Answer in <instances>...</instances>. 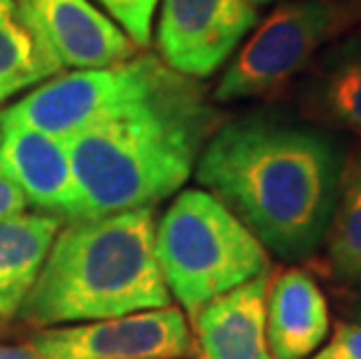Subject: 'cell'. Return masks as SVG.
<instances>
[{
	"instance_id": "6da1fadb",
	"label": "cell",
	"mask_w": 361,
	"mask_h": 359,
	"mask_svg": "<svg viewBox=\"0 0 361 359\" xmlns=\"http://www.w3.org/2000/svg\"><path fill=\"white\" fill-rule=\"evenodd\" d=\"M345 152L329 133L275 114H247L205 142L196 180L287 262L310 257L331 219Z\"/></svg>"
},
{
	"instance_id": "7a4b0ae2",
	"label": "cell",
	"mask_w": 361,
	"mask_h": 359,
	"mask_svg": "<svg viewBox=\"0 0 361 359\" xmlns=\"http://www.w3.org/2000/svg\"><path fill=\"white\" fill-rule=\"evenodd\" d=\"M219 124L201 82L178 73L154 96L66 138L82 219L154 208L173 196Z\"/></svg>"
},
{
	"instance_id": "3957f363",
	"label": "cell",
	"mask_w": 361,
	"mask_h": 359,
	"mask_svg": "<svg viewBox=\"0 0 361 359\" xmlns=\"http://www.w3.org/2000/svg\"><path fill=\"white\" fill-rule=\"evenodd\" d=\"M171 305L157 259L154 208L71 221L19 308L33 327L96 322Z\"/></svg>"
},
{
	"instance_id": "277c9868",
	"label": "cell",
	"mask_w": 361,
	"mask_h": 359,
	"mask_svg": "<svg viewBox=\"0 0 361 359\" xmlns=\"http://www.w3.org/2000/svg\"><path fill=\"white\" fill-rule=\"evenodd\" d=\"M157 259L189 322L212 299L271 271L257 236L205 189L182 192L157 221Z\"/></svg>"
},
{
	"instance_id": "5b68a950",
	"label": "cell",
	"mask_w": 361,
	"mask_h": 359,
	"mask_svg": "<svg viewBox=\"0 0 361 359\" xmlns=\"http://www.w3.org/2000/svg\"><path fill=\"white\" fill-rule=\"evenodd\" d=\"M175 78L178 73L154 54L61 73L7 108L0 114V124L30 126L66 140L96 121L154 96Z\"/></svg>"
},
{
	"instance_id": "8992f818",
	"label": "cell",
	"mask_w": 361,
	"mask_h": 359,
	"mask_svg": "<svg viewBox=\"0 0 361 359\" xmlns=\"http://www.w3.org/2000/svg\"><path fill=\"white\" fill-rule=\"evenodd\" d=\"M341 26L326 0H289L261 21L214 89V101L233 103L280 89L301 73Z\"/></svg>"
},
{
	"instance_id": "52a82bcc",
	"label": "cell",
	"mask_w": 361,
	"mask_h": 359,
	"mask_svg": "<svg viewBox=\"0 0 361 359\" xmlns=\"http://www.w3.org/2000/svg\"><path fill=\"white\" fill-rule=\"evenodd\" d=\"M28 346L44 359H187L194 357V336L178 305L140 310L133 315L96 320L89 324L47 327Z\"/></svg>"
},
{
	"instance_id": "ba28073f",
	"label": "cell",
	"mask_w": 361,
	"mask_h": 359,
	"mask_svg": "<svg viewBox=\"0 0 361 359\" xmlns=\"http://www.w3.org/2000/svg\"><path fill=\"white\" fill-rule=\"evenodd\" d=\"M257 24L259 12L250 0H164L159 59L187 78H210Z\"/></svg>"
},
{
	"instance_id": "9c48e42d",
	"label": "cell",
	"mask_w": 361,
	"mask_h": 359,
	"mask_svg": "<svg viewBox=\"0 0 361 359\" xmlns=\"http://www.w3.org/2000/svg\"><path fill=\"white\" fill-rule=\"evenodd\" d=\"M17 3L63 71L121 63L140 51L124 30L91 0H17Z\"/></svg>"
},
{
	"instance_id": "30bf717a",
	"label": "cell",
	"mask_w": 361,
	"mask_h": 359,
	"mask_svg": "<svg viewBox=\"0 0 361 359\" xmlns=\"http://www.w3.org/2000/svg\"><path fill=\"white\" fill-rule=\"evenodd\" d=\"M0 171L28 205L59 219H82V194L66 142L37 128L0 124Z\"/></svg>"
},
{
	"instance_id": "8fae6325",
	"label": "cell",
	"mask_w": 361,
	"mask_h": 359,
	"mask_svg": "<svg viewBox=\"0 0 361 359\" xmlns=\"http://www.w3.org/2000/svg\"><path fill=\"white\" fill-rule=\"evenodd\" d=\"M273 269L217 296L191 320L198 359H273L266 341V294Z\"/></svg>"
},
{
	"instance_id": "7c38bea8",
	"label": "cell",
	"mask_w": 361,
	"mask_h": 359,
	"mask_svg": "<svg viewBox=\"0 0 361 359\" xmlns=\"http://www.w3.org/2000/svg\"><path fill=\"white\" fill-rule=\"evenodd\" d=\"M324 292L303 269L273 271L266 294V341L273 359H308L329 339Z\"/></svg>"
},
{
	"instance_id": "4fadbf2b",
	"label": "cell",
	"mask_w": 361,
	"mask_h": 359,
	"mask_svg": "<svg viewBox=\"0 0 361 359\" xmlns=\"http://www.w3.org/2000/svg\"><path fill=\"white\" fill-rule=\"evenodd\" d=\"M61 221L44 212H21L0 219V324L19 315L61 231Z\"/></svg>"
},
{
	"instance_id": "5bb4252c",
	"label": "cell",
	"mask_w": 361,
	"mask_h": 359,
	"mask_svg": "<svg viewBox=\"0 0 361 359\" xmlns=\"http://www.w3.org/2000/svg\"><path fill=\"white\" fill-rule=\"evenodd\" d=\"M61 73L63 68L28 24L17 0H0V103Z\"/></svg>"
},
{
	"instance_id": "9a60e30c",
	"label": "cell",
	"mask_w": 361,
	"mask_h": 359,
	"mask_svg": "<svg viewBox=\"0 0 361 359\" xmlns=\"http://www.w3.org/2000/svg\"><path fill=\"white\" fill-rule=\"evenodd\" d=\"M322 243L331 280L341 285L361 282V147L345 154L341 189Z\"/></svg>"
},
{
	"instance_id": "2e32d148",
	"label": "cell",
	"mask_w": 361,
	"mask_h": 359,
	"mask_svg": "<svg viewBox=\"0 0 361 359\" xmlns=\"http://www.w3.org/2000/svg\"><path fill=\"white\" fill-rule=\"evenodd\" d=\"M310 98L322 117L361 135V35L326 51L312 75Z\"/></svg>"
},
{
	"instance_id": "e0dca14e",
	"label": "cell",
	"mask_w": 361,
	"mask_h": 359,
	"mask_svg": "<svg viewBox=\"0 0 361 359\" xmlns=\"http://www.w3.org/2000/svg\"><path fill=\"white\" fill-rule=\"evenodd\" d=\"M105 14L133 40L137 47H147L152 40V21L159 0H98Z\"/></svg>"
},
{
	"instance_id": "ac0fdd59",
	"label": "cell",
	"mask_w": 361,
	"mask_h": 359,
	"mask_svg": "<svg viewBox=\"0 0 361 359\" xmlns=\"http://www.w3.org/2000/svg\"><path fill=\"white\" fill-rule=\"evenodd\" d=\"M308 359H361V324L338 322L326 346Z\"/></svg>"
},
{
	"instance_id": "d6986e66",
	"label": "cell",
	"mask_w": 361,
	"mask_h": 359,
	"mask_svg": "<svg viewBox=\"0 0 361 359\" xmlns=\"http://www.w3.org/2000/svg\"><path fill=\"white\" fill-rule=\"evenodd\" d=\"M26 208H28V203L24 194H21L17 185L0 171V219L21 215V212H26Z\"/></svg>"
},
{
	"instance_id": "ffe728a7",
	"label": "cell",
	"mask_w": 361,
	"mask_h": 359,
	"mask_svg": "<svg viewBox=\"0 0 361 359\" xmlns=\"http://www.w3.org/2000/svg\"><path fill=\"white\" fill-rule=\"evenodd\" d=\"M0 359H44L30 346H0Z\"/></svg>"
},
{
	"instance_id": "44dd1931",
	"label": "cell",
	"mask_w": 361,
	"mask_h": 359,
	"mask_svg": "<svg viewBox=\"0 0 361 359\" xmlns=\"http://www.w3.org/2000/svg\"><path fill=\"white\" fill-rule=\"evenodd\" d=\"M345 3H348L357 14H361V0H345Z\"/></svg>"
},
{
	"instance_id": "7402d4cb",
	"label": "cell",
	"mask_w": 361,
	"mask_h": 359,
	"mask_svg": "<svg viewBox=\"0 0 361 359\" xmlns=\"http://www.w3.org/2000/svg\"><path fill=\"white\" fill-rule=\"evenodd\" d=\"M252 5H268V3H273V0H250Z\"/></svg>"
},
{
	"instance_id": "603a6c76",
	"label": "cell",
	"mask_w": 361,
	"mask_h": 359,
	"mask_svg": "<svg viewBox=\"0 0 361 359\" xmlns=\"http://www.w3.org/2000/svg\"><path fill=\"white\" fill-rule=\"evenodd\" d=\"M355 315L361 320V299H359V305H357V310H355Z\"/></svg>"
},
{
	"instance_id": "cb8c5ba5",
	"label": "cell",
	"mask_w": 361,
	"mask_h": 359,
	"mask_svg": "<svg viewBox=\"0 0 361 359\" xmlns=\"http://www.w3.org/2000/svg\"><path fill=\"white\" fill-rule=\"evenodd\" d=\"M0 135H3V128H0Z\"/></svg>"
}]
</instances>
